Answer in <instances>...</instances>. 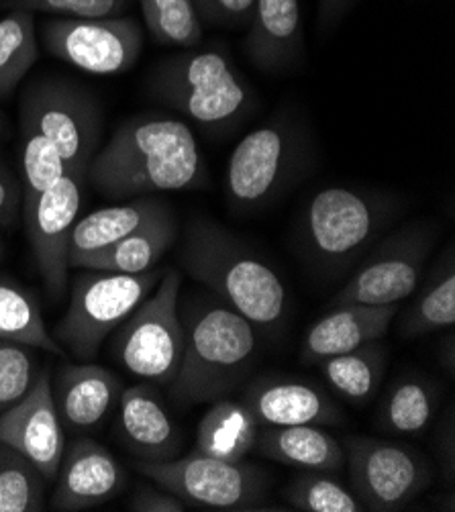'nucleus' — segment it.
I'll return each instance as SVG.
<instances>
[{"instance_id": "obj_10", "label": "nucleus", "mask_w": 455, "mask_h": 512, "mask_svg": "<svg viewBox=\"0 0 455 512\" xmlns=\"http://www.w3.org/2000/svg\"><path fill=\"white\" fill-rule=\"evenodd\" d=\"M137 472L178 496L186 506L211 510H270V482L245 459L231 462L192 449L168 462H139Z\"/></svg>"}, {"instance_id": "obj_4", "label": "nucleus", "mask_w": 455, "mask_h": 512, "mask_svg": "<svg viewBox=\"0 0 455 512\" xmlns=\"http://www.w3.org/2000/svg\"><path fill=\"white\" fill-rule=\"evenodd\" d=\"M147 94L211 135L241 127L258 100L231 58L217 47H188L160 60L145 80Z\"/></svg>"}, {"instance_id": "obj_35", "label": "nucleus", "mask_w": 455, "mask_h": 512, "mask_svg": "<svg viewBox=\"0 0 455 512\" xmlns=\"http://www.w3.org/2000/svg\"><path fill=\"white\" fill-rule=\"evenodd\" d=\"M39 362L37 347L0 339V413L31 390L41 372Z\"/></svg>"}, {"instance_id": "obj_20", "label": "nucleus", "mask_w": 455, "mask_h": 512, "mask_svg": "<svg viewBox=\"0 0 455 512\" xmlns=\"http://www.w3.org/2000/svg\"><path fill=\"white\" fill-rule=\"evenodd\" d=\"M396 313L398 304H337L309 327L302 341L300 360L317 366L329 357L380 341L388 333Z\"/></svg>"}, {"instance_id": "obj_13", "label": "nucleus", "mask_w": 455, "mask_h": 512, "mask_svg": "<svg viewBox=\"0 0 455 512\" xmlns=\"http://www.w3.org/2000/svg\"><path fill=\"white\" fill-rule=\"evenodd\" d=\"M41 39L49 56L94 76L129 72L143 51L141 25L123 15L105 19H45Z\"/></svg>"}, {"instance_id": "obj_17", "label": "nucleus", "mask_w": 455, "mask_h": 512, "mask_svg": "<svg viewBox=\"0 0 455 512\" xmlns=\"http://www.w3.org/2000/svg\"><path fill=\"white\" fill-rule=\"evenodd\" d=\"M241 400L254 413L260 427H327L343 423V413L337 402L311 380L266 376L251 382Z\"/></svg>"}, {"instance_id": "obj_28", "label": "nucleus", "mask_w": 455, "mask_h": 512, "mask_svg": "<svg viewBox=\"0 0 455 512\" xmlns=\"http://www.w3.org/2000/svg\"><path fill=\"white\" fill-rule=\"evenodd\" d=\"M439 408V390L433 382L407 376L394 382L382 402L378 423L392 435L415 437L427 431Z\"/></svg>"}, {"instance_id": "obj_37", "label": "nucleus", "mask_w": 455, "mask_h": 512, "mask_svg": "<svg viewBox=\"0 0 455 512\" xmlns=\"http://www.w3.org/2000/svg\"><path fill=\"white\" fill-rule=\"evenodd\" d=\"M202 23L219 27H247L256 0H192Z\"/></svg>"}, {"instance_id": "obj_36", "label": "nucleus", "mask_w": 455, "mask_h": 512, "mask_svg": "<svg viewBox=\"0 0 455 512\" xmlns=\"http://www.w3.org/2000/svg\"><path fill=\"white\" fill-rule=\"evenodd\" d=\"M0 7L62 19H105L123 15L129 9V0H0Z\"/></svg>"}, {"instance_id": "obj_7", "label": "nucleus", "mask_w": 455, "mask_h": 512, "mask_svg": "<svg viewBox=\"0 0 455 512\" xmlns=\"http://www.w3.org/2000/svg\"><path fill=\"white\" fill-rule=\"evenodd\" d=\"M166 270L117 274L86 270L72 280L68 311L54 327V339L80 362H92L105 339L117 331L151 294Z\"/></svg>"}, {"instance_id": "obj_14", "label": "nucleus", "mask_w": 455, "mask_h": 512, "mask_svg": "<svg viewBox=\"0 0 455 512\" xmlns=\"http://www.w3.org/2000/svg\"><path fill=\"white\" fill-rule=\"evenodd\" d=\"M86 180L66 172L21 215L47 294L60 300L68 290L70 235L82 207Z\"/></svg>"}, {"instance_id": "obj_43", "label": "nucleus", "mask_w": 455, "mask_h": 512, "mask_svg": "<svg viewBox=\"0 0 455 512\" xmlns=\"http://www.w3.org/2000/svg\"><path fill=\"white\" fill-rule=\"evenodd\" d=\"M3 258H5V241L0 239V260H3Z\"/></svg>"}, {"instance_id": "obj_18", "label": "nucleus", "mask_w": 455, "mask_h": 512, "mask_svg": "<svg viewBox=\"0 0 455 512\" xmlns=\"http://www.w3.org/2000/svg\"><path fill=\"white\" fill-rule=\"evenodd\" d=\"M117 429L123 445L139 462H168L182 451V431L149 382L123 388Z\"/></svg>"}, {"instance_id": "obj_2", "label": "nucleus", "mask_w": 455, "mask_h": 512, "mask_svg": "<svg viewBox=\"0 0 455 512\" xmlns=\"http://www.w3.org/2000/svg\"><path fill=\"white\" fill-rule=\"evenodd\" d=\"M182 264L229 309L262 333H278L288 317L282 278L245 241L209 217H192L184 231Z\"/></svg>"}, {"instance_id": "obj_33", "label": "nucleus", "mask_w": 455, "mask_h": 512, "mask_svg": "<svg viewBox=\"0 0 455 512\" xmlns=\"http://www.w3.org/2000/svg\"><path fill=\"white\" fill-rule=\"evenodd\" d=\"M149 35L162 45L196 47L205 35L192 0H139Z\"/></svg>"}, {"instance_id": "obj_34", "label": "nucleus", "mask_w": 455, "mask_h": 512, "mask_svg": "<svg viewBox=\"0 0 455 512\" xmlns=\"http://www.w3.org/2000/svg\"><path fill=\"white\" fill-rule=\"evenodd\" d=\"M331 472L302 470L282 490L284 500L296 510L305 512H364L366 508Z\"/></svg>"}, {"instance_id": "obj_32", "label": "nucleus", "mask_w": 455, "mask_h": 512, "mask_svg": "<svg viewBox=\"0 0 455 512\" xmlns=\"http://www.w3.org/2000/svg\"><path fill=\"white\" fill-rule=\"evenodd\" d=\"M45 482L25 455L0 443V512L45 510Z\"/></svg>"}, {"instance_id": "obj_5", "label": "nucleus", "mask_w": 455, "mask_h": 512, "mask_svg": "<svg viewBox=\"0 0 455 512\" xmlns=\"http://www.w3.org/2000/svg\"><path fill=\"white\" fill-rule=\"evenodd\" d=\"M311 168L307 131L294 117L276 115L247 133L227 162L225 196L237 215L272 207Z\"/></svg>"}, {"instance_id": "obj_41", "label": "nucleus", "mask_w": 455, "mask_h": 512, "mask_svg": "<svg viewBox=\"0 0 455 512\" xmlns=\"http://www.w3.org/2000/svg\"><path fill=\"white\" fill-rule=\"evenodd\" d=\"M449 333H447V339L441 343V349L443 351H447V355L445 353H441V364H445L447 366V370H449V374L453 376V372H455V347H453V327L451 329H447Z\"/></svg>"}, {"instance_id": "obj_1", "label": "nucleus", "mask_w": 455, "mask_h": 512, "mask_svg": "<svg viewBox=\"0 0 455 512\" xmlns=\"http://www.w3.org/2000/svg\"><path fill=\"white\" fill-rule=\"evenodd\" d=\"M86 180L107 198L129 200L158 192L198 190L209 182L205 156L192 129L172 117L127 119L96 151Z\"/></svg>"}, {"instance_id": "obj_11", "label": "nucleus", "mask_w": 455, "mask_h": 512, "mask_svg": "<svg viewBox=\"0 0 455 512\" xmlns=\"http://www.w3.org/2000/svg\"><path fill=\"white\" fill-rule=\"evenodd\" d=\"M435 241L437 227L429 221L404 225L376 241L356 274L335 294L331 306H390L413 296L423 280Z\"/></svg>"}, {"instance_id": "obj_26", "label": "nucleus", "mask_w": 455, "mask_h": 512, "mask_svg": "<svg viewBox=\"0 0 455 512\" xmlns=\"http://www.w3.org/2000/svg\"><path fill=\"white\" fill-rule=\"evenodd\" d=\"M329 388L347 400L349 404H368L386 374L388 353L380 341L362 345L353 351L329 357V360L317 364Z\"/></svg>"}, {"instance_id": "obj_21", "label": "nucleus", "mask_w": 455, "mask_h": 512, "mask_svg": "<svg viewBox=\"0 0 455 512\" xmlns=\"http://www.w3.org/2000/svg\"><path fill=\"white\" fill-rule=\"evenodd\" d=\"M60 421L74 433L96 431L123 392L121 378L96 364H66L52 388Z\"/></svg>"}, {"instance_id": "obj_38", "label": "nucleus", "mask_w": 455, "mask_h": 512, "mask_svg": "<svg viewBox=\"0 0 455 512\" xmlns=\"http://www.w3.org/2000/svg\"><path fill=\"white\" fill-rule=\"evenodd\" d=\"M127 508L133 512H184L186 504L160 484H139Z\"/></svg>"}, {"instance_id": "obj_29", "label": "nucleus", "mask_w": 455, "mask_h": 512, "mask_svg": "<svg viewBox=\"0 0 455 512\" xmlns=\"http://www.w3.org/2000/svg\"><path fill=\"white\" fill-rule=\"evenodd\" d=\"M0 339L27 343L58 357L68 355L49 333L35 294L9 278H0Z\"/></svg>"}, {"instance_id": "obj_40", "label": "nucleus", "mask_w": 455, "mask_h": 512, "mask_svg": "<svg viewBox=\"0 0 455 512\" xmlns=\"http://www.w3.org/2000/svg\"><path fill=\"white\" fill-rule=\"evenodd\" d=\"M353 5L356 0H319V27L323 31L335 27Z\"/></svg>"}, {"instance_id": "obj_9", "label": "nucleus", "mask_w": 455, "mask_h": 512, "mask_svg": "<svg viewBox=\"0 0 455 512\" xmlns=\"http://www.w3.org/2000/svg\"><path fill=\"white\" fill-rule=\"evenodd\" d=\"M19 123L43 133L60 151L66 172L86 180L103 135V109L90 90L68 78H37L21 94Z\"/></svg>"}, {"instance_id": "obj_3", "label": "nucleus", "mask_w": 455, "mask_h": 512, "mask_svg": "<svg viewBox=\"0 0 455 512\" xmlns=\"http://www.w3.org/2000/svg\"><path fill=\"white\" fill-rule=\"evenodd\" d=\"M180 315L186 341L172 398L194 406L233 394L256 364L254 325L221 300H192Z\"/></svg>"}, {"instance_id": "obj_15", "label": "nucleus", "mask_w": 455, "mask_h": 512, "mask_svg": "<svg viewBox=\"0 0 455 512\" xmlns=\"http://www.w3.org/2000/svg\"><path fill=\"white\" fill-rule=\"evenodd\" d=\"M0 443L25 455L47 482L56 478L68 443L47 370L17 404L0 413Z\"/></svg>"}, {"instance_id": "obj_23", "label": "nucleus", "mask_w": 455, "mask_h": 512, "mask_svg": "<svg viewBox=\"0 0 455 512\" xmlns=\"http://www.w3.org/2000/svg\"><path fill=\"white\" fill-rule=\"evenodd\" d=\"M256 449L272 462L317 472H339L345 466L343 445L317 425L266 427L258 433Z\"/></svg>"}, {"instance_id": "obj_27", "label": "nucleus", "mask_w": 455, "mask_h": 512, "mask_svg": "<svg viewBox=\"0 0 455 512\" xmlns=\"http://www.w3.org/2000/svg\"><path fill=\"white\" fill-rule=\"evenodd\" d=\"M455 325V260L453 247L425 280L411 309L402 317V335L421 337L435 331H445Z\"/></svg>"}, {"instance_id": "obj_16", "label": "nucleus", "mask_w": 455, "mask_h": 512, "mask_svg": "<svg viewBox=\"0 0 455 512\" xmlns=\"http://www.w3.org/2000/svg\"><path fill=\"white\" fill-rule=\"evenodd\" d=\"M52 508L60 512L88 510L119 496L127 474L117 457L94 439H76L66 445L56 474Z\"/></svg>"}, {"instance_id": "obj_6", "label": "nucleus", "mask_w": 455, "mask_h": 512, "mask_svg": "<svg viewBox=\"0 0 455 512\" xmlns=\"http://www.w3.org/2000/svg\"><path fill=\"white\" fill-rule=\"evenodd\" d=\"M398 213V198L351 186H329L313 194L300 219V241L325 270L356 264Z\"/></svg>"}, {"instance_id": "obj_39", "label": "nucleus", "mask_w": 455, "mask_h": 512, "mask_svg": "<svg viewBox=\"0 0 455 512\" xmlns=\"http://www.w3.org/2000/svg\"><path fill=\"white\" fill-rule=\"evenodd\" d=\"M23 184L15 172L0 160V225L13 227L21 217Z\"/></svg>"}, {"instance_id": "obj_22", "label": "nucleus", "mask_w": 455, "mask_h": 512, "mask_svg": "<svg viewBox=\"0 0 455 512\" xmlns=\"http://www.w3.org/2000/svg\"><path fill=\"white\" fill-rule=\"evenodd\" d=\"M178 239V223L172 209L145 223L121 241L70 260V268L100 270L117 274H143L154 270L164 253Z\"/></svg>"}, {"instance_id": "obj_31", "label": "nucleus", "mask_w": 455, "mask_h": 512, "mask_svg": "<svg viewBox=\"0 0 455 512\" xmlns=\"http://www.w3.org/2000/svg\"><path fill=\"white\" fill-rule=\"evenodd\" d=\"M21 170H23V204L21 215L29 211L43 192L52 188L64 174L66 166L56 145L35 127L21 123Z\"/></svg>"}, {"instance_id": "obj_12", "label": "nucleus", "mask_w": 455, "mask_h": 512, "mask_svg": "<svg viewBox=\"0 0 455 512\" xmlns=\"http://www.w3.org/2000/svg\"><path fill=\"white\" fill-rule=\"evenodd\" d=\"M343 451L351 492L366 510H400L433 482L427 457L411 445L353 435Z\"/></svg>"}, {"instance_id": "obj_30", "label": "nucleus", "mask_w": 455, "mask_h": 512, "mask_svg": "<svg viewBox=\"0 0 455 512\" xmlns=\"http://www.w3.org/2000/svg\"><path fill=\"white\" fill-rule=\"evenodd\" d=\"M39 58L35 15L9 11L0 17V100H9Z\"/></svg>"}, {"instance_id": "obj_19", "label": "nucleus", "mask_w": 455, "mask_h": 512, "mask_svg": "<svg viewBox=\"0 0 455 512\" xmlns=\"http://www.w3.org/2000/svg\"><path fill=\"white\" fill-rule=\"evenodd\" d=\"M243 47L249 62L262 72L298 68L305 60L300 0H256Z\"/></svg>"}, {"instance_id": "obj_25", "label": "nucleus", "mask_w": 455, "mask_h": 512, "mask_svg": "<svg viewBox=\"0 0 455 512\" xmlns=\"http://www.w3.org/2000/svg\"><path fill=\"white\" fill-rule=\"evenodd\" d=\"M260 423L254 413L231 396L213 400V406L200 419L196 429L198 451L239 462L256 449Z\"/></svg>"}, {"instance_id": "obj_42", "label": "nucleus", "mask_w": 455, "mask_h": 512, "mask_svg": "<svg viewBox=\"0 0 455 512\" xmlns=\"http://www.w3.org/2000/svg\"><path fill=\"white\" fill-rule=\"evenodd\" d=\"M7 129H9V125H7V119H5V115L0 113V141L5 139V135H7Z\"/></svg>"}, {"instance_id": "obj_24", "label": "nucleus", "mask_w": 455, "mask_h": 512, "mask_svg": "<svg viewBox=\"0 0 455 512\" xmlns=\"http://www.w3.org/2000/svg\"><path fill=\"white\" fill-rule=\"evenodd\" d=\"M170 211V204L156 196H135L115 207H105L78 217L70 235L68 264L78 255L105 249L131 235L145 223Z\"/></svg>"}, {"instance_id": "obj_8", "label": "nucleus", "mask_w": 455, "mask_h": 512, "mask_svg": "<svg viewBox=\"0 0 455 512\" xmlns=\"http://www.w3.org/2000/svg\"><path fill=\"white\" fill-rule=\"evenodd\" d=\"M180 292V272L166 270L158 286L119 327L113 339L117 362L143 382L170 386L178 374L186 341Z\"/></svg>"}]
</instances>
